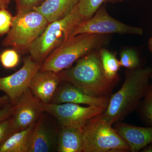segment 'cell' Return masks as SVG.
<instances>
[{"label":"cell","instance_id":"obj_1","mask_svg":"<svg viewBox=\"0 0 152 152\" xmlns=\"http://www.w3.org/2000/svg\"><path fill=\"white\" fill-rule=\"evenodd\" d=\"M99 50L86 55L75 64L57 73L68 82L87 94L97 98L110 97L119 80L109 78L104 70Z\"/></svg>","mask_w":152,"mask_h":152},{"label":"cell","instance_id":"obj_2","mask_svg":"<svg viewBox=\"0 0 152 152\" xmlns=\"http://www.w3.org/2000/svg\"><path fill=\"white\" fill-rule=\"evenodd\" d=\"M152 68L140 67L126 69L125 80L120 90L110 97L104 118L112 126L122 121L137 108L149 85Z\"/></svg>","mask_w":152,"mask_h":152},{"label":"cell","instance_id":"obj_3","mask_svg":"<svg viewBox=\"0 0 152 152\" xmlns=\"http://www.w3.org/2000/svg\"><path fill=\"white\" fill-rule=\"evenodd\" d=\"M111 38V35L89 34L71 37L47 57L40 70L59 72L91 52L105 48Z\"/></svg>","mask_w":152,"mask_h":152},{"label":"cell","instance_id":"obj_4","mask_svg":"<svg viewBox=\"0 0 152 152\" xmlns=\"http://www.w3.org/2000/svg\"><path fill=\"white\" fill-rule=\"evenodd\" d=\"M77 6L63 18L49 23L42 34L31 46L30 56L42 65L47 57L72 36L83 21Z\"/></svg>","mask_w":152,"mask_h":152},{"label":"cell","instance_id":"obj_5","mask_svg":"<svg viewBox=\"0 0 152 152\" xmlns=\"http://www.w3.org/2000/svg\"><path fill=\"white\" fill-rule=\"evenodd\" d=\"M49 23L40 13L33 10L17 13L2 45L11 47L20 54L29 53L31 46L42 34Z\"/></svg>","mask_w":152,"mask_h":152},{"label":"cell","instance_id":"obj_6","mask_svg":"<svg viewBox=\"0 0 152 152\" xmlns=\"http://www.w3.org/2000/svg\"><path fill=\"white\" fill-rule=\"evenodd\" d=\"M83 152H126V142L103 117H94L83 127Z\"/></svg>","mask_w":152,"mask_h":152},{"label":"cell","instance_id":"obj_7","mask_svg":"<svg viewBox=\"0 0 152 152\" xmlns=\"http://www.w3.org/2000/svg\"><path fill=\"white\" fill-rule=\"evenodd\" d=\"M143 33L142 28L129 26L110 16L106 10V4H104L91 18L83 21L76 28L71 37L83 34L141 36Z\"/></svg>","mask_w":152,"mask_h":152},{"label":"cell","instance_id":"obj_8","mask_svg":"<svg viewBox=\"0 0 152 152\" xmlns=\"http://www.w3.org/2000/svg\"><path fill=\"white\" fill-rule=\"evenodd\" d=\"M44 112L54 117L61 127H83L94 117L103 113L106 109L95 106L83 107L73 103L55 104L42 102Z\"/></svg>","mask_w":152,"mask_h":152},{"label":"cell","instance_id":"obj_9","mask_svg":"<svg viewBox=\"0 0 152 152\" xmlns=\"http://www.w3.org/2000/svg\"><path fill=\"white\" fill-rule=\"evenodd\" d=\"M42 64L28 56L19 70L10 75L0 77V91L4 92L15 104L22 94L29 88L35 74L39 70Z\"/></svg>","mask_w":152,"mask_h":152},{"label":"cell","instance_id":"obj_10","mask_svg":"<svg viewBox=\"0 0 152 152\" xmlns=\"http://www.w3.org/2000/svg\"><path fill=\"white\" fill-rule=\"evenodd\" d=\"M51 124L44 112L34 125L28 152H57L60 126Z\"/></svg>","mask_w":152,"mask_h":152},{"label":"cell","instance_id":"obj_11","mask_svg":"<svg viewBox=\"0 0 152 152\" xmlns=\"http://www.w3.org/2000/svg\"><path fill=\"white\" fill-rule=\"evenodd\" d=\"M44 113L42 102L35 96L29 88L15 104L12 117L19 131L35 124Z\"/></svg>","mask_w":152,"mask_h":152},{"label":"cell","instance_id":"obj_12","mask_svg":"<svg viewBox=\"0 0 152 152\" xmlns=\"http://www.w3.org/2000/svg\"><path fill=\"white\" fill-rule=\"evenodd\" d=\"M110 97L97 98L87 94L72 84L62 81L50 103H73L107 108Z\"/></svg>","mask_w":152,"mask_h":152},{"label":"cell","instance_id":"obj_13","mask_svg":"<svg viewBox=\"0 0 152 152\" xmlns=\"http://www.w3.org/2000/svg\"><path fill=\"white\" fill-rule=\"evenodd\" d=\"M62 82L57 73L39 70L33 77L29 88L42 102L50 103Z\"/></svg>","mask_w":152,"mask_h":152},{"label":"cell","instance_id":"obj_14","mask_svg":"<svg viewBox=\"0 0 152 152\" xmlns=\"http://www.w3.org/2000/svg\"><path fill=\"white\" fill-rule=\"evenodd\" d=\"M114 128L126 142L130 152L140 151L152 143V126H137L120 121L114 124Z\"/></svg>","mask_w":152,"mask_h":152},{"label":"cell","instance_id":"obj_15","mask_svg":"<svg viewBox=\"0 0 152 152\" xmlns=\"http://www.w3.org/2000/svg\"><path fill=\"white\" fill-rule=\"evenodd\" d=\"M79 0H46L34 10L43 15L49 23L63 18L70 13Z\"/></svg>","mask_w":152,"mask_h":152},{"label":"cell","instance_id":"obj_16","mask_svg":"<svg viewBox=\"0 0 152 152\" xmlns=\"http://www.w3.org/2000/svg\"><path fill=\"white\" fill-rule=\"evenodd\" d=\"M83 127L60 126L58 152H83Z\"/></svg>","mask_w":152,"mask_h":152},{"label":"cell","instance_id":"obj_17","mask_svg":"<svg viewBox=\"0 0 152 152\" xmlns=\"http://www.w3.org/2000/svg\"><path fill=\"white\" fill-rule=\"evenodd\" d=\"M34 125L12 135L0 146V152H28Z\"/></svg>","mask_w":152,"mask_h":152},{"label":"cell","instance_id":"obj_18","mask_svg":"<svg viewBox=\"0 0 152 152\" xmlns=\"http://www.w3.org/2000/svg\"><path fill=\"white\" fill-rule=\"evenodd\" d=\"M99 52L102 65L106 75L111 80L119 81L118 75L121 67L119 60L117 58L114 53L106 48H102Z\"/></svg>","mask_w":152,"mask_h":152},{"label":"cell","instance_id":"obj_19","mask_svg":"<svg viewBox=\"0 0 152 152\" xmlns=\"http://www.w3.org/2000/svg\"><path fill=\"white\" fill-rule=\"evenodd\" d=\"M124 0H79L77 7L83 20H86L94 15L98 9L107 3L117 4Z\"/></svg>","mask_w":152,"mask_h":152},{"label":"cell","instance_id":"obj_20","mask_svg":"<svg viewBox=\"0 0 152 152\" xmlns=\"http://www.w3.org/2000/svg\"><path fill=\"white\" fill-rule=\"evenodd\" d=\"M137 108L144 122L152 126V84L149 85L146 93Z\"/></svg>","mask_w":152,"mask_h":152},{"label":"cell","instance_id":"obj_21","mask_svg":"<svg viewBox=\"0 0 152 152\" xmlns=\"http://www.w3.org/2000/svg\"><path fill=\"white\" fill-rule=\"evenodd\" d=\"M120 63L121 66L128 69H133L140 67V61L137 52L134 49H124L120 54Z\"/></svg>","mask_w":152,"mask_h":152},{"label":"cell","instance_id":"obj_22","mask_svg":"<svg viewBox=\"0 0 152 152\" xmlns=\"http://www.w3.org/2000/svg\"><path fill=\"white\" fill-rule=\"evenodd\" d=\"M20 60V54L14 49H7L0 54V62L6 69L15 67Z\"/></svg>","mask_w":152,"mask_h":152},{"label":"cell","instance_id":"obj_23","mask_svg":"<svg viewBox=\"0 0 152 152\" xmlns=\"http://www.w3.org/2000/svg\"><path fill=\"white\" fill-rule=\"evenodd\" d=\"M12 116L0 122V146L14 133L18 132Z\"/></svg>","mask_w":152,"mask_h":152},{"label":"cell","instance_id":"obj_24","mask_svg":"<svg viewBox=\"0 0 152 152\" xmlns=\"http://www.w3.org/2000/svg\"><path fill=\"white\" fill-rule=\"evenodd\" d=\"M16 4L17 13L18 14L24 13L41 6L46 0H12Z\"/></svg>","mask_w":152,"mask_h":152},{"label":"cell","instance_id":"obj_25","mask_svg":"<svg viewBox=\"0 0 152 152\" xmlns=\"http://www.w3.org/2000/svg\"><path fill=\"white\" fill-rule=\"evenodd\" d=\"M13 18L7 9L0 10V36L7 34L10 29Z\"/></svg>","mask_w":152,"mask_h":152},{"label":"cell","instance_id":"obj_26","mask_svg":"<svg viewBox=\"0 0 152 152\" xmlns=\"http://www.w3.org/2000/svg\"><path fill=\"white\" fill-rule=\"evenodd\" d=\"M14 109L15 104L10 102L0 110V122L10 118L13 113Z\"/></svg>","mask_w":152,"mask_h":152},{"label":"cell","instance_id":"obj_27","mask_svg":"<svg viewBox=\"0 0 152 152\" xmlns=\"http://www.w3.org/2000/svg\"><path fill=\"white\" fill-rule=\"evenodd\" d=\"M11 102L7 96H0V110L4 108L7 104Z\"/></svg>","mask_w":152,"mask_h":152},{"label":"cell","instance_id":"obj_28","mask_svg":"<svg viewBox=\"0 0 152 152\" xmlns=\"http://www.w3.org/2000/svg\"><path fill=\"white\" fill-rule=\"evenodd\" d=\"M12 0H0V10L7 9Z\"/></svg>","mask_w":152,"mask_h":152},{"label":"cell","instance_id":"obj_29","mask_svg":"<svg viewBox=\"0 0 152 152\" xmlns=\"http://www.w3.org/2000/svg\"><path fill=\"white\" fill-rule=\"evenodd\" d=\"M140 151L142 152H152V143L145 147Z\"/></svg>","mask_w":152,"mask_h":152},{"label":"cell","instance_id":"obj_30","mask_svg":"<svg viewBox=\"0 0 152 152\" xmlns=\"http://www.w3.org/2000/svg\"><path fill=\"white\" fill-rule=\"evenodd\" d=\"M148 47L149 50L152 53V37L150 38L148 43Z\"/></svg>","mask_w":152,"mask_h":152},{"label":"cell","instance_id":"obj_31","mask_svg":"<svg viewBox=\"0 0 152 152\" xmlns=\"http://www.w3.org/2000/svg\"><path fill=\"white\" fill-rule=\"evenodd\" d=\"M151 79L152 80V72L151 73Z\"/></svg>","mask_w":152,"mask_h":152}]
</instances>
